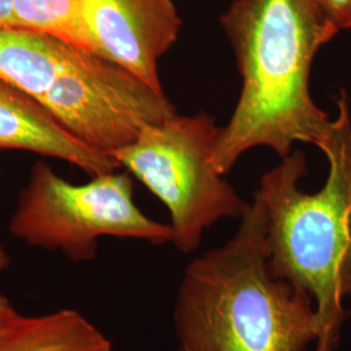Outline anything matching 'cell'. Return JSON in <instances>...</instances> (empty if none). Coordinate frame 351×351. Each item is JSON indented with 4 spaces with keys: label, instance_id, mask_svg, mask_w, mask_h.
I'll return each instance as SVG.
<instances>
[{
    "label": "cell",
    "instance_id": "cell-1",
    "mask_svg": "<svg viewBox=\"0 0 351 351\" xmlns=\"http://www.w3.org/2000/svg\"><path fill=\"white\" fill-rule=\"evenodd\" d=\"M220 21L242 88L216 141L215 168L226 175L259 146L284 158L295 142L317 145L330 119L311 98L310 73L317 51L339 32L314 0H236Z\"/></svg>",
    "mask_w": 351,
    "mask_h": 351
},
{
    "label": "cell",
    "instance_id": "cell-2",
    "mask_svg": "<svg viewBox=\"0 0 351 351\" xmlns=\"http://www.w3.org/2000/svg\"><path fill=\"white\" fill-rule=\"evenodd\" d=\"M175 328L181 351H315L314 301L272 272L267 213L256 193L234 237L189 264Z\"/></svg>",
    "mask_w": 351,
    "mask_h": 351
},
{
    "label": "cell",
    "instance_id": "cell-3",
    "mask_svg": "<svg viewBox=\"0 0 351 351\" xmlns=\"http://www.w3.org/2000/svg\"><path fill=\"white\" fill-rule=\"evenodd\" d=\"M339 114L316 145L329 173L316 193L300 189L307 172L301 151H291L264 173L255 191L267 213L268 262L276 276L307 293L320 322L315 351H335L351 297V117L345 91Z\"/></svg>",
    "mask_w": 351,
    "mask_h": 351
},
{
    "label": "cell",
    "instance_id": "cell-4",
    "mask_svg": "<svg viewBox=\"0 0 351 351\" xmlns=\"http://www.w3.org/2000/svg\"><path fill=\"white\" fill-rule=\"evenodd\" d=\"M220 129L213 116H175L142 128L134 142L113 159L136 176L171 215L172 242L182 252L195 250L206 229L247 208L213 165Z\"/></svg>",
    "mask_w": 351,
    "mask_h": 351
},
{
    "label": "cell",
    "instance_id": "cell-5",
    "mask_svg": "<svg viewBox=\"0 0 351 351\" xmlns=\"http://www.w3.org/2000/svg\"><path fill=\"white\" fill-rule=\"evenodd\" d=\"M10 232L29 246L60 251L72 262L95 258L103 236L172 242L171 226L154 221L133 201V181L128 173L95 176L73 185L50 165L37 162L20 191Z\"/></svg>",
    "mask_w": 351,
    "mask_h": 351
},
{
    "label": "cell",
    "instance_id": "cell-6",
    "mask_svg": "<svg viewBox=\"0 0 351 351\" xmlns=\"http://www.w3.org/2000/svg\"><path fill=\"white\" fill-rule=\"evenodd\" d=\"M42 104L88 147L112 155L134 142L142 128L175 116L158 91L123 66L68 46Z\"/></svg>",
    "mask_w": 351,
    "mask_h": 351
},
{
    "label": "cell",
    "instance_id": "cell-7",
    "mask_svg": "<svg viewBox=\"0 0 351 351\" xmlns=\"http://www.w3.org/2000/svg\"><path fill=\"white\" fill-rule=\"evenodd\" d=\"M94 53L163 91L159 60L180 34L173 0H82Z\"/></svg>",
    "mask_w": 351,
    "mask_h": 351
},
{
    "label": "cell",
    "instance_id": "cell-8",
    "mask_svg": "<svg viewBox=\"0 0 351 351\" xmlns=\"http://www.w3.org/2000/svg\"><path fill=\"white\" fill-rule=\"evenodd\" d=\"M0 149L24 150L73 164L88 176L120 169L112 156L94 150L66 130L37 99L0 80Z\"/></svg>",
    "mask_w": 351,
    "mask_h": 351
},
{
    "label": "cell",
    "instance_id": "cell-9",
    "mask_svg": "<svg viewBox=\"0 0 351 351\" xmlns=\"http://www.w3.org/2000/svg\"><path fill=\"white\" fill-rule=\"evenodd\" d=\"M0 351H112V343L84 315L64 308L16 315L0 330Z\"/></svg>",
    "mask_w": 351,
    "mask_h": 351
},
{
    "label": "cell",
    "instance_id": "cell-10",
    "mask_svg": "<svg viewBox=\"0 0 351 351\" xmlns=\"http://www.w3.org/2000/svg\"><path fill=\"white\" fill-rule=\"evenodd\" d=\"M69 45L33 30L0 27V80L43 101Z\"/></svg>",
    "mask_w": 351,
    "mask_h": 351
},
{
    "label": "cell",
    "instance_id": "cell-11",
    "mask_svg": "<svg viewBox=\"0 0 351 351\" xmlns=\"http://www.w3.org/2000/svg\"><path fill=\"white\" fill-rule=\"evenodd\" d=\"M12 26L50 36L94 53L84 20L82 0H13Z\"/></svg>",
    "mask_w": 351,
    "mask_h": 351
},
{
    "label": "cell",
    "instance_id": "cell-12",
    "mask_svg": "<svg viewBox=\"0 0 351 351\" xmlns=\"http://www.w3.org/2000/svg\"><path fill=\"white\" fill-rule=\"evenodd\" d=\"M326 21L337 32L351 27V0H314Z\"/></svg>",
    "mask_w": 351,
    "mask_h": 351
},
{
    "label": "cell",
    "instance_id": "cell-13",
    "mask_svg": "<svg viewBox=\"0 0 351 351\" xmlns=\"http://www.w3.org/2000/svg\"><path fill=\"white\" fill-rule=\"evenodd\" d=\"M8 264H10V256L7 255V252L0 245V276H1L3 271L8 267ZM17 314L19 313L13 308L11 302L8 301V298L4 297L0 291V330L7 326Z\"/></svg>",
    "mask_w": 351,
    "mask_h": 351
},
{
    "label": "cell",
    "instance_id": "cell-14",
    "mask_svg": "<svg viewBox=\"0 0 351 351\" xmlns=\"http://www.w3.org/2000/svg\"><path fill=\"white\" fill-rule=\"evenodd\" d=\"M13 0H0V27L12 26Z\"/></svg>",
    "mask_w": 351,
    "mask_h": 351
},
{
    "label": "cell",
    "instance_id": "cell-15",
    "mask_svg": "<svg viewBox=\"0 0 351 351\" xmlns=\"http://www.w3.org/2000/svg\"><path fill=\"white\" fill-rule=\"evenodd\" d=\"M0 175H1V168H0Z\"/></svg>",
    "mask_w": 351,
    "mask_h": 351
}]
</instances>
